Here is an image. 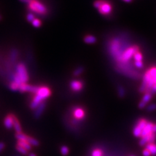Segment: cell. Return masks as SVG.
Instances as JSON below:
<instances>
[{"label": "cell", "mask_w": 156, "mask_h": 156, "mask_svg": "<svg viewBox=\"0 0 156 156\" xmlns=\"http://www.w3.org/2000/svg\"><path fill=\"white\" fill-rule=\"evenodd\" d=\"M70 89L74 92H80L83 89L84 83L83 82L80 80H72L70 83Z\"/></svg>", "instance_id": "8fae6325"}, {"label": "cell", "mask_w": 156, "mask_h": 156, "mask_svg": "<svg viewBox=\"0 0 156 156\" xmlns=\"http://www.w3.org/2000/svg\"><path fill=\"white\" fill-rule=\"evenodd\" d=\"M20 2H21L22 3H27V4H29L30 3H31L32 2H33L34 0H19Z\"/></svg>", "instance_id": "e575fe53"}, {"label": "cell", "mask_w": 156, "mask_h": 156, "mask_svg": "<svg viewBox=\"0 0 156 156\" xmlns=\"http://www.w3.org/2000/svg\"><path fill=\"white\" fill-rule=\"evenodd\" d=\"M14 115L12 113L8 114L4 119V126L7 129H10L13 128Z\"/></svg>", "instance_id": "4fadbf2b"}, {"label": "cell", "mask_w": 156, "mask_h": 156, "mask_svg": "<svg viewBox=\"0 0 156 156\" xmlns=\"http://www.w3.org/2000/svg\"><path fill=\"white\" fill-rule=\"evenodd\" d=\"M35 94L41 96L44 100H45L51 96V91L50 88L46 86H38V90Z\"/></svg>", "instance_id": "ba28073f"}, {"label": "cell", "mask_w": 156, "mask_h": 156, "mask_svg": "<svg viewBox=\"0 0 156 156\" xmlns=\"http://www.w3.org/2000/svg\"><path fill=\"white\" fill-rule=\"evenodd\" d=\"M31 23H32V25L35 27H39L42 25V22L40 20L37 18H35Z\"/></svg>", "instance_id": "4dcf8cb0"}, {"label": "cell", "mask_w": 156, "mask_h": 156, "mask_svg": "<svg viewBox=\"0 0 156 156\" xmlns=\"http://www.w3.org/2000/svg\"><path fill=\"white\" fill-rule=\"evenodd\" d=\"M83 72H84V67L80 66V67L77 68L76 69L74 70V73H73V74H74V76L77 77L78 76H80L81 74H82Z\"/></svg>", "instance_id": "83f0119b"}, {"label": "cell", "mask_w": 156, "mask_h": 156, "mask_svg": "<svg viewBox=\"0 0 156 156\" xmlns=\"http://www.w3.org/2000/svg\"><path fill=\"white\" fill-rule=\"evenodd\" d=\"M19 56V51L16 48H12V50L10 51V55H9V61L11 63V64H14L15 63L18 59Z\"/></svg>", "instance_id": "9a60e30c"}, {"label": "cell", "mask_w": 156, "mask_h": 156, "mask_svg": "<svg viewBox=\"0 0 156 156\" xmlns=\"http://www.w3.org/2000/svg\"><path fill=\"white\" fill-rule=\"evenodd\" d=\"M13 128L15 129L16 133H21L22 131V127L20 125V121L18 119L17 117L16 116H14V125H13Z\"/></svg>", "instance_id": "ac0fdd59"}, {"label": "cell", "mask_w": 156, "mask_h": 156, "mask_svg": "<svg viewBox=\"0 0 156 156\" xmlns=\"http://www.w3.org/2000/svg\"><path fill=\"white\" fill-rule=\"evenodd\" d=\"M28 9L33 12L41 16L46 15L48 13L47 7L38 0H34L33 2L28 4Z\"/></svg>", "instance_id": "5b68a950"}, {"label": "cell", "mask_w": 156, "mask_h": 156, "mask_svg": "<svg viewBox=\"0 0 156 156\" xmlns=\"http://www.w3.org/2000/svg\"><path fill=\"white\" fill-rule=\"evenodd\" d=\"M142 154H143V156H152V155H151V154H150L149 151H148L147 149H146V148H144V149L143 150Z\"/></svg>", "instance_id": "d6a6232c"}, {"label": "cell", "mask_w": 156, "mask_h": 156, "mask_svg": "<svg viewBox=\"0 0 156 156\" xmlns=\"http://www.w3.org/2000/svg\"><path fill=\"white\" fill-rule=\"evenodd\" d=\"M154 124V123H153L152 122H149V121L148 122L147 124H146V125L145 126L144 129L142 131V133H141L140 138L143 137V136H145L155 133L154 132V130H153Z\"/></svg>", "instance_id": "7c38bea8"}, {"label": "cell", "mask_w": 156, "mask_h": 156, "mask_svg": "<svg viewBox=\"0 0 156 156\" xmlns=\"http://www.w3.org/2000/svg\"><path fill=\"white\" fill-rule=\"evenodd\" d=\"M135 67L136 68H139V69H143L144 68V62L143 61H134L133 62Z\"/></svg>", "instance_id": "f546056e"}, {"label": "cell", "mask_w": 156, "mask_h": 156, "mask_svg": "<svg viewBox=\"0 0 156 156\" xmlns=\"http://www.w3.org/2000/svg\"><path fill=\"white\" fill-rule=\"evenodd\" d=\"M156 140V134L153 133L147 136L141 137L139 140V145L141 146H145L146 144L149 143H155Z\"/></svg>", "instance_id": "9c48e42d"}, {"label": "cell", "mask_w": 156, "mask_h": 156, "mask_svg": "<svg viewBox=\"0 0 156 156\" xmlns=\"http://www.w3.org/2000/svg\"><path fill=\"white\" fill-rule=\"evenodd\" d=\"M153 95L151 94L149 92L148 93H145L144 94L142 99L139 101V103L138 104V107L140 109H143L146 108V107L147 106L148 104L151 101V100L152 99Z\"/></svg>", "instance_id": "30bf717a"}, {"label": "cell", "mask_w": 156, "mask_h": 156, "mask_svg": "<svg viewBox=\"0 0 156 156\" xmlns=\"http://www.w3.org/2000/svg\"><path fill=\"white\" fill-rule=\"evenodd\" d=\"M26 141H27L29 144L33 146H39V144H40V143H39V141L37 139L33 138V137H32V136H30L29 135H27Z\"/></svg>", "instance_id": "ffe728a7"}, {"label": "cell", "mask_w": 156, "mask_h": 156, "mask_svg": "<svg viewBox=\"0 0 156 156\" xmlns=\"http://www.w3.org/2000/svg\"><path fill=\"white\" fill-rule=\"evenodd\" d=\"M16 156H19V155H16Z\"/></svg>", "instance_id": "ab89813d"}, {"label": "cell", "mask_w": 156, "mask_h": 156, "mask_svg": "<svg viewBox=\"0 0 156 156\" xmlns=\"http://www.w3.org/2000/svg\"><path fill=\"white\" fill-rule=\"evenodd\" d=\"M16 145L21 146V147L27 150L28 152L29 151L31 150V149H32V146L26 140H18L16 143Z\"/></svg>", "instance_id": "2e32d148"}, {"label": "cell", "mask_w": 156, "mask_h": 156, "mask_svg": "<svg viewBox=\"0 0 156 156\" xmlns=\"http://www.w3.org/2000/svg\"><path fill=\"white\" fill-rule=\"evenodd\" d=\"M146 111L148 112H153L156 110V104H151L146 106Z\"/></svg>", "instance_id": "f1b7e54d"}, {"label": "cell", "mask_w": 156, "mask_h": 156, "mask_svg": "<svg viewBox=\"0 0 156 156\" xmlns=\"http://www.w3.org/2000/svg\"><path fill=\"white\" fill-rule=\"evenodd\" d=\"M131 46L129 42L127 41L124 42V39L118 37L110 39L107 44V49H108V52L111 57L116 63H118L120 62L121 57L124 51Z\"/></svg>", "instance_id": "6da1fadb"}, {"label": "cell", "mask_w": 156, "mask_h": 156, "mask_svg": "<svg viewBox=\"0 0 156 156\" xmlns=\"http://www.w3.org/2000/svg\"><path fill=\"white\" fill-rule=\"evenodd\" d=\"M145 148L149 151L152 156L156 155V144L155 143H149L148 144H146L145 146Z\"/></svg>", "instance_id": "e0dca14e"}, {"label": "cell", "mask_w": 156, "mask_h": 156, "mask_svg": "<svg viewBox=\"0 0 156 156\" xmlns=\"http://www.w3.org/2000/svg\"><path fill=\"white\" fill-rule=\"evenodd\" d=\"M46 107V103L45 101L42 102V103L37 107V109L35 110V113H34V117H35V119H38L39 118H41V116L43 114Z\"/></svg>", "instance_id": "5bb4252c"}, {"label": "cell", "mask_w": 156, "mask_h": 156, "mask_svg": "<svg viewBox=\"0 0 156 156\" xmlns=\"http://www.w3.org/2000/svg\"><path fill=\"white\" fill-rule=\"evenodd\" d=\"M27 135L23 133V132H21V133H16L15 136L18 140H26Z\"/></svg>", "instance_id": "484cf974"}, {"label": "cell", "mask_w": 156, "mask_h": 156, "mask_svg": "<svg viewBox=\"0 0 156 156\" xmlns=\"http://www.w3.org/2000/svg\"><path fill=\"white\" fill-rule=\"evenodd\" d=\"M35 19V15H34V14L33 12H30V13H28L27 15V20L29 22H32Z\"/></svg>", "instance_id": "1f68e13d"}, {"label": "cell", "mask_w": 156, "mask_h": 156, "mask_svg": "<svg viewBox=\"0 0 156 156\" xmlns=\"http://www.w3.org/2000/svg\"><path fill=\"white\" fill-rule=\"evenodd\" d=\"M29 156H37V155L34 153H30V154H29Z\"/></svg>", "instance_id": "8d00e7d4"}, {"label": "cell", "mask_w": 156, "mask_h": 156, "mask_svg": "<svg viewBox=\"0 0 156 156\" xmlns=\"http://www.w3.org/2000/svg\"><path fill=\"white\" fill-rule=\"evenodd\" d=\"M139 51H140V47L139 46L131 45L124 51L122 55L120 62H126L131 61V59L133 57V55Z\"/></svg>", "instance_id": "8992f818"}, {"label": "cell", "mask_w": 156, "mask_h": 156, "mask_svg": "<svg viewBox=\"0 0 156 156\" xmlns=\"http://www.w3.org/2000/svg\"><path fill=\"white\" fill-rule=\"evenodd\" d=\"M117 93H118V95L121 98H124L126 95V90L124 88V87L119 85L117 87Z\"/></svg>", "instance_id": "7402d4cb"}, {"label": "cell", "mask_w": 156, "mask_h": 156, "mask_svg": "<svg viewBox=\"0 0 156 156\" xmlns=\"http://www.w3.org/2000/svg\"><path fill=\"white\" fill-rule=\"evenodd\" d=\"M104 152L100 148H94L91 151V156H104Z\"/></svg>", "instance_id": "44dd1931"}, {"label": "cell", "mask_w": 156, "mask_h": 156, "mask_svg": "<svg viewBox=\"0 0 156 156\" xmlns=\"http://www.w3.org/2000/svg\"><path fill=\"white\" fill-rule=\"evenodd\" d=\"M16 149L17 150V151L19 153H20L21 154H22L23 155H26L29 154L28 151L26 150V149H24L23 148L21 147V146L16 145Z\"/></svg>", "instance_id": "4316f807"}, {"label": "cell", "mask_w": 156, "mask_h": 156, "mask_svg": "<svg viewBox=\"0 0 156 156\" xmlns=\"http://www.w3.org/2000/svg\"><path fill=\"white\" fill-rule=\"evenodd\" d=\"M2 16H1V15H0V20H2Z\"/></svg>", "instance_id": "74e56055"}, {"label": "cell", "mask_w": 156, "mask_h": 156, "mask_svg": "<svg viewBox=\"0 0 156 156\" xmlns=\"http://www.w3.org/2000/svg\"><path fill=\"white\" fill-rule=\"evenodd\" d=\"M130 156H135V155H130Z\"/></svg>", "instance_id": "f35d334b"}, {"label": "cell", "mask_w": 156, "mask_h": 156, "mask_svg": "<svg viewBox=\"0 0 156 156\" xmlns=\"http://www.w3.org/2000/svg\"><path fill=\"white\" fill-rule=\"evenodd\" d=\"M71 117L70 123L72 126H77L81 122L85 120L86 116V112L83 107L75 105L73 106L70 109Z\"/></svg>", "instance_id": "3957f363"}, {"label": "cell", "mask_w": 156, "mask_h": 156, "mask_svg": "<svg viewBox=\"0 0 156 156\" xmlns=\"http://www.w3.org/2000/svg\"><path fill=\"white\" fill-rule=\"evenodd\" d=\"M153 130H154V132L155 133H156V124H154Z\"/></svg>", "instance_id": "d590c367"}, {"label": "cell", "mask_w": 156, "mask_h": 156, "mask_svg": "<svg viewBox=\"0 0 156 156\" xmlns=\"http://www.w3.org/2000/svg\"><path fill=\"white\" fill-rule=\"evenodd\" d=\"M16 73L20 79L22 83H26L29 80V75L25 64L23 62H19L16 66Z\"/></svg>", "instance_id": "52a82bcc"}, {"label": "cell", "mask_w": 156, "mask_h": 156, "mask_svg": "<svg viewBox=\"0 0 156 156\" xmlns=\"http://www.w3.org/2000/svg\"><path fill=\"white\" fill-rule=\"evenodd\" d=\"M60 152H61V154L62 155L66 156V155H68V154H69L70 149H69V148L67 146H66V145H62L61 146V148H60Z\"/></svg>", "instance_id": "603a6c76"}, {"label": "cell", "mask_w": 156, "mask_h": 156, "mask_svg": "<svg viewBox=\"0 0 156 156\" xmlns=\"http://www.w3.org/2000/svg\"><path fill=\"white\" fill-rule=\"evenodd\" d=\"M93 5L94 7L98 10L99 12L103 16H110L113 11L111 3L107 0H96Z\"/></svg>", "instance_id": "277c9868"}, {"label": "cell", "mask_w": 156, "mask_h": 156, "mask_svg": "<svg viewBox=\"0 0 156 156\" xmlns=\"http://www.w3.org/2000/svg\"><path fill=\"white\" fill-rule=\"evenodd\" d=\"M115 70L119 73L131 78V79L139 80L143 77L140 72L135 69L134 64L131 61L116 63Z\"/></svg>", "instance_id": "7a4b0ae2"}, {"label": "cell", "mask_w": 156, "mask_h": 156, "mask_svg": "<svg viewBox=\"0 0 156 156\" xmlns=\"http://www.w3.org/2000/svg\"><path fill=\"white\" fill-rule=\"evenodd\" d=\"M84 42L87 44H94L96 42L97 39L96 38V37L91 35H86L84 37Z\"/></svg>", "instance_id": "d6986e66"}, {"label": "cell", "mask_w": 156, "mask_h": 156, "mask_svg": "<svg viewBox=\"0 0 156 156\" xmlns=\"http://www.w3.org/2000/svg\"><path fill=\"white\" fill-rule=\"evenodd\" d=\"M19 86L20 85L14 81H11L9 83V89L12 91H17L19 89Z\"/></svg>", "instance_id": "d4e9b609"}, {"label": "cell", "mask_w": 156, "mask_h": 156, "mask_svg": "<svg viewBox=\"0 0 156 156\" xmlns=\"http://www.w3.org/2000/svg\"><path fill=\"white\" fill-rule=\"evenodd\" d=\"M133 58L134 61H143V55L142 54V53H141L140 50L136 52L133 55Z\"/></svg>", "instance_id": "cb8c5ba5"}, {"label": "cell", "mask_w": 156, "mask_h": 156, "mask_svg": "<svg viewBox=\"0 0 156 156\" xmlns=\"http://www.w3.org/2000/svg\"><path fill=\"white\" fill-rule=\"evenodd\" d=\"M5 148V144L3 142H0V153L3 152V150Z\"/></svg>", "instance_id": "836d02e7"}]
</instances>
